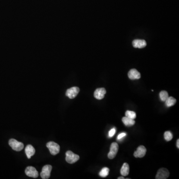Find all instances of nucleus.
<instances>
[{"instance_id":"nucleus-7","label":"nucleus","mask_w":179,"mask_h":179,"mask_svg":"<svg viewBox=\"0 0 179 179\" xmlns=\"http://www.w3.org/2000/svg\"><path fill=\"white\" fill-rule=\"evenodd\" d=\"M170 173L168 170L166 168H161L158 171L156 174V179H166L168 178Z\"/></svg>"},{"instance_id":"nucleus-8","label":"nucleus","mask_w":179,"mask_h":179,"mask_svg":"<svg viewBox=\"0 0 179 179\" xmlns=\"http://www.w3.org/2000/svg\"><path fill=\"white\" fill-rule=\"evenodd\" d=\"M25 173L27 176L34 178H37L38 177V172L36 169L32 166L27 167L25 170Z\"/></svg>"},{"instance_id":"nucleus-16","label":"nucleus","mask_w":179,"mask_h":179,"mask_svg":"<svg viewBox=\"0 0 179 179\" xmlns=\"http://www.w3.org/2000/svg\"><path fill=\"white\" fill-rule=\"evenodd\" d=\"M165 104L167 107L173 106L176 103V100L172 97H169L166 100Z\"/></svg>"},{"instance_id":"nucleus-1","label":"nucleus","mask_w":179,"mask_h":179,"mask_svg":"<svg viewBox=\"0 0 179 179\" xmlns=\"http://www.w3.org/2000/svg\"><path fill=\"white\" fill-rule=\"evenodd\" d=\"M46 146L52 155H56L59 153L60 147L56 143L53 141L49 142L46 144Z\"/></svg>"},{"instance_id":"nucleus-3","label":"nucleus","mask_w":179,"mask_h":179,"mask_svg":"<svg viewBox=\"0 0 179 179\" xmlns=\"http://www.w3.org/2000/svg\"><path fill=\"white\" fill-rule=\"evenodd\" d=\"M80 159L79 156L74 153L71 151H68L66 153V161L69 164H74Z\"/></svg>"},{"instance_id":"nucleus-21","label":"nucleus","mask_w":179,"mask_h":179,"mask_svg":"<svg viewBox=\"0 0 179 179\" xmlns=\"http://www.w3.org/2000/svg\"><path fill=\"white\" fill-rule=\"evenodd\" d=\"M116 131L115 128H112V129L109 131V137H110V138L113 137V136L115 134Z\"/></svg>"},{"instance_id":"nucleus-13","label":"nucleus","mask_w":179,"mask_h":179,"mask_svg":"<svg viewBox=\"0 0 179 179\" xmlns=\"http://www.w3.org/2000/svg\"><path fill=\"white\" fill-rule=\"evenodd\" d=\"M25 152L26 155L28 159H30L31 156L34 155L35 152V150L31 145H27L25 148Z\"/></svg>"},{"instance_id":"nucleus-17","label":"nucleus","mask_w":179,"mask_h":179,"mask_svg":"<svg viewBox=\"0 0 179 179\" xmlns=\"http://www.w3.org/2000/svg\"><path fill=\"white\" fill-rule=\"evenodd\" d=\"M109 169L107 167H105L101 170L99 173V175L102 178H105L109 174Z\"/></svg>"},{"instance_id":"nucleus-24","label":"nucleus","mask_w":179,"mask_h":179,"mask_svg":"<svg viewBox=\"0 0 179 179\" xmlns=\"http://www.w3.org/2000/svg\"><path fill=\"white\" fill-rule=\"evenodd\" d=\"M118 179H124L125 178L124 177H120L119 178H117Z\"/></svg>"},{"instance_id":"nucleus-6","label":"nucleus","mask_w":179,"mask_h":179,"mask_svg":"<svg viewBox=\"0 0 179 179\" xmlns=\"http://www.w3.org/2000/svg\"><path fill=\"white\" fill-rule=\"evenodd\" d=\"M80 92V89L77 87H73L66 91V96L69 98L73 99L78 95Z\"/></svg>"},{"instance_id":"nucleus-14","label":"nucleus","mask_w":179,"mask_h":179,"mask_svg":"<svg viewBox=\"0 0 179 179\" xmlns=\"http://www.w3.org/2000/svg\"><path fill=\"white\" fill-rule=\"evenodd\" d=\"M122 121L124 124V125L127 127H131L132 125H134L135 123V121L133 119H131V118L127 117V116L123 117L122 119Z\"/></svg>"},{"instance_id":"nucleus-20","label":"nucleus","mask_w":179,"mask_h":179,"mask_svg":"<svg viewBox=\"0 0 179 179\" xmlns=\"http://www.w3.org/2000/svg\"><path fill=\"white\" fill-rule=\"evenodd\" d=\"M164 136L165 139L167 141H171L172 139L173 138V135L172 133H171L169 131H167L165 132Z\"/></svg>"},{"instance_id":"nucleus-4","label":"nucleus","mask_w":179,"mask_h":179,"mask_svg":"<svg viewBox=\"0 0 179 179\" xmlns=\"http://www.w3.org/2000/svg\"><path fill=\"white\" fill-rule=\"evenodd\" d=\"M52 169V167L50 165H46L43 166L41 173V176L42 179H49L50 176Z\"/></svg>"},{"instance_id":"nucleus-23","label":"nucleus","mask_w":179,"mask_h":179,"mask_svg":"<svg viewBox=\"0 0 179 179\" xmlns=\"http://www.w3.org/2000/svg\"><path fill=\"white\" fill-rule=\"evenodd\" d=\"M177 147L178 148H179V139H178L177 141Z\"/></svg>"},{"instance_id":"nucleus-15","label":"nucleus","mask_w":179,"mask_h":179,"mask_svg":"<svg viewBox=\"0 0 179 179\" xmlns=\"http://www.w3.org/2000/svg\"><path fill=\"white\" fill-rule=\"evenodd\" d=\"M129 166L127 163H124L120 169V174L123 176H127L129 174Z\"/></svg>"},{"instance_id":"nucleus-12","label":"nucleus","mask_w":179,"mask_h":179,"mask_svg":"<svg viewBox=\"0 0 179 179\" xmlns=\"http://www.w3.org/2000/svg\"><path fill=\"white\" fill-rule=\"evenodd\" d=\"M128 76L130 79L133 80L139 79L141 77V75L136 69H132L128 72Z\"/></svg>"},{"instance_id":"nucleus-18","label":"nucleus","mask_w":179,"mask_h":179,"mask_svg":"<svg viewBox=\"0 0 179 179\" xmlns=\"http://www.w3.org/2000/svg\"><path fill=\"white\" fill-rule=\"evenodd\" d=\"M160 100L162 102H165L169 97L168 93L166 91H162L159 94Z\"/></svg>"},{"instance_id":"nucleus-22","label":"nucleus","mask_w":179,"mask_h":179,"mask_svg":"<svg viewBox=\"0 0 179 179\" xmlns=\"http://www.w3.org/2000/svg\"><path fill=\"white\" fill-rule=\"evenodd\" d=\"M127 135L126 133L123 132V133H120V134L117 136V139H121V138H124V136Z\"/></svg>"},{"instance_id":"nucleus-9","label":"nucleus","mask_w":179,"mask_h":179,"mask_svg":"<svg viewBox=\"0 0 179 179\" xmlns=\"http://www.w3.org/2000/svg\"><path fill=\"white\" fill-rule=\"evenodd\" d=\"M106 94V89L104 88H101L96 89L94 94V96L97 100H102V98H104Z\"/></svg>"},{"instance_id":"nucleus-10","label":"nucleus","mask_w":179,"mask_h":179,"mask_svg":"<svg viewBox=\"0 0 179 179\" xmlns=\"http://www.w3.org/2000/svg\"><path fill=\"white\" fill-rule=\"evenodd\" d=\"M146 149L144 146L140 145L137 148V150L134 153V156L136 158H142L145 155Z\"/></svg>"},{"instance_id":"nucleus-2","label":"nucleus","mask_w":179,"mask_h":179,"mask_svg":"<svg viewBox=\"0 0 179 179\" xmlns=\"http://www.w3.org/2000/svg\"><path fill=\"white\" fill-rule=\"evenodd\" d=\"M9 144L15 151H20L24 148V145L23 143L18 141L15 139H11L9 141Z\"/></svg>"},{"instance_id":"nucleus-11","label":"nucleus","mask_w":179,"mask_h":179,"mask_svg":"<svg viewBox=\"0 0 179 179\" xmlns=\"http://www.w3.org/2000/svg\"><path fill=\"white\" fill-rule=\"evenodd\" d=\"M146 42L143 39H135L132 42V45L136 48H143L146 46Z\"/></svg>"},{"instance_id":"nucleus-19","label":"nucleus","mask_w":179,"mask_h":179,"mask_svg":"<svg viewBox=\"0 0 179 179\" xmlns=\"http://www.w3.org/2000/svg\"><path fill=\"white\" fill-rule=\"evenodd\" d=\"M125 116L133 120H134L136 117V113L134 112L131 110H127V112H125Z\"/></svg>"},{"instance_id":"nucleus-5","label":"nucleus","mask_w":179,"mask_h":179,"mask_svg":"<svg viewBox=\"0 0 179 179\" xmlns=\"http://www.w3.org/2000/svg\"><path fill=\"white\" fill-rule=\"evenodd\" d=\"M119 151V145L117 143H112L110 147V151L108 153V157L109 159H113L116 157Z\"/></svg>"}]
</instances>
